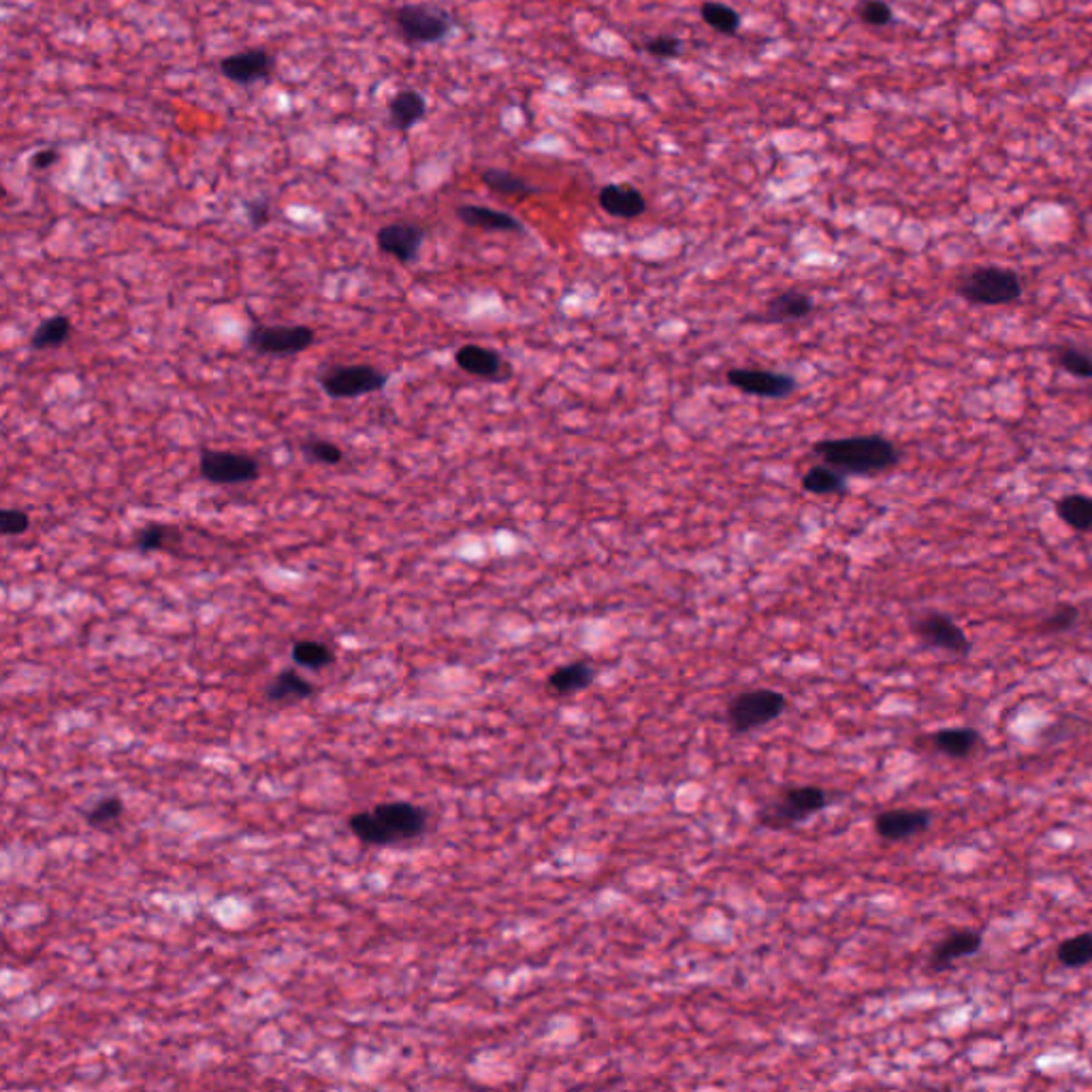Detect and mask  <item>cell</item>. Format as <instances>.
<instances>
[{"instance_id": "1", "label": "cell", "mask_w": 1092, "mask_h": 1092, "mask_svg": "<svg viewBox=\"0 0 1092 1092\" xmlns=\"http://www.w3.org/2000/svg\"><path fill=\"white\" fill-rule=\"evenodd\" d=\"M813 453L846 476H877L901 464L897 446L877 433L822 440L813 446Z\"/></svg>"}, {"instance_id": "2", "label": "cell", "mask_w": 1092, "mask_h": 1092, "mask_svg": "<svg viewBox=\"0 0 1092 1092\" xmlns=\"http://www.w3.org/2000/svg\"><path fill=\"white\" fill-rule=\"evenodd\" d=\"M349 826L365 846H395L421 836L427 828V813L412 803H382L351 815Z\"/></svg>"}, {"instance_id": "3", "label": "cell", "mask_w": 1092, "mask_h": 1092, "mask_svg": "<svg viewBox=\"0 0 1092 1092\" xmlns=\"http://www.w3.org/2000/svg\"><path fill=\"white\" fill-rule=\"evenodd\" d=\"M956 292L960 300L971 306L995 308L1016 304L1024 292V284L1022 278L1010 267L981 265L958 280Z\"/></svg>"}, {"instance_id": "4", "label": "cell", "mask_w": 1092, "mask_h": 1092, "mask_svg": "<svg viewBox=\"0 0 1092 1092\" xmlns=\"http://www.w3.org/2000/svg\"><path fill=\"white\" fill-rule=\"evenodd\" d=\"M393 22L408 45H433L451 34L453 16L431 3H408L393 11Z\"/></svg>"}, {"instance_id": "5", "label": "cell", "mask_w": 1092, "mask_h": 1092, "mask_svg": "<svg viewBox=\"0 0 1092 1092\" xmlns=\"http://www.w3.org/2000/svg\"><path fill=\"white\" fill-rule=\"evenodd\" d=\"M787 709V698L775 689H752L732 698L726 711L728 726L736 734H747L779 719Z\"/></svg>"}, {"instance_id": "6", "label": "cell", "mask_w": 1092, "mask_h": 1092, "mask_svg": "<svg viewBox=\"0 0 1092 1092\" xmlns=\"http://www.w3.org/2000/svg\"><path fill=\"white\" fill-rule=\"evenodd\" d=\"M828 807V793L815 785L789 787L781 793V799L764 807L758 815L760 826L770 830L791 828L807 817L824 811Z\"/></svg>"}, {"instance_id": "7", "label": "cell", "mask_w": 1092, "mask_h": 1092, "mask_svg": "<svg viewBox=\"0 0 1092 1092\" xmlns=\"http://www.w3.org/2000/svg\"><path fill=\"white\" fill-rule=\"evenodd\" d=\"M386 382L388 374L367 363L331 365L318 374V384L331 400H357L382 390Z\"/></svg>"}, {"instance_id": "8", "label": "cell", "mask_w": 1092, "mask_h": 1092, "mask_svg": "<svg viewBox=\"0 0 1092 1092\" xmlns=\"http://www.w3.org/2000/svg\"><path fill=\"white\" fill-rule=\"evenodd\" d=\"M316 341V331L306 325H259L245 335V346L257 355L290 357L308 351Z\"/></svg>"}, {"instance_id": "9", "label": "cell", "mask_w": 1092, "mask_h": 1092, "mask_svg": "<svg viewBox=\"0 0 1092 1092\" xmlns=\"http://www.w3.org/2000/svg\"><path fill=\"white\" fill-rule=\"evenodd\" d=\"M913 634L918 640L928 649H941L954 656H969L971 654V640L965 634V630L948 615L943 613H926L918 617L911 623Z\"/></svg>"}, {"instance_id": "10", "label": "cell", "mask_w": 1092, "mask_h": 1092, "mask_svg": "<svg viewBox=\"0 0 1092 1092\" xmlns=\"http://www.w3.org/2000/svg\"><path fill=\"white\" fill-rule=\"evenodd\" d=\"M198 472L214 484H243L259 478V461L251 455L233 451L204 449L198 457Z\"/></svg>"}, {"instance_id": "11", "label": "cell", "mask_w": 1092, "mask_h": 1092, "mask_svg": "<svg viewBox=\"0 0 1092 1092\" xmlns=\"http://www.w3.org/2000/svg\"><path fill=\"white\" fill-rule=\"evenodd\" d=\"M730 386L744 395L766 397V400H781L797 390V380L781 372L754 370V367H734L726 374Z\"/></svg>"}, {"instance_id": "12", "label": "cell", "mask_w": 1092, "mask_h": 1092, "mask_svg": "<svg viewBox=\"0 0 1092 1092\" xmlns=\"http://www.w3.org/2000/svg\"><path fill=\"white\" fill-rule=\"evenodd\" d=\"M274 56L263 47H247L237 54H231L220 61V73L239 86H253L257 81H267L274 73Z\"/></svg>"}, {"instance_id": "13", "label": "cell", "mask_w": 1092, "mask_h": 1092, "mask_svg": "<svg viewBox=\"0 0 1092 1092\" xmlns=\"http://www.w3.org/2000/svg\"><path fill=\"white\" fill-rule=\"evenodd\" d=\"M425 237V229L414 222H390L376 233V243L384 255H390L400 263L410 265L419 259Z\"/></svg>"}, {"instance_id": "14", "label": "cell", "mask_w": 1092, "mask_h": 1092, "mask_svg": "<svg viewBox=\"0 0 1092 1092\" xmlns=\"http://www.w3.org/2000/svg\"><path fill=\"white\" fill-rule=\"evenodd\" d=\"M932 822L926 809H889L875 817V832L883 840H905L928 830Z\"/></svg>"}, {"instance_id": "15", "label": "cell", "mask_w": 1092, "mask_h": 1092, "mask_svg": "<svg viewBox=\"0 0 1092 1092\" xmlns=\"http://www.w3.org/2000/svg\"><path fill=\"white\" fill-rule=\"evenodd\" d=\"M983 936L977 930H956L939 941L930 952V969L943 971L965 956H973L981 950Z\"/></svg>"}, {"instance_id": "16", "label": "cell", "mask_w": 1092, "mask_h": 1092, "mask_svg": "<svg viewBox=\"0 0 1092 1092\" xmlns=\"http://www.w3.org/2000/svg\"><path fill=\"white\" fill-rule=\"evenodd\" d=\"M455 363L466 374H472L476 378H489V380H502L504 367H508L498 351L486 349V346H478V343H464L461 349L455 353Z\"/></svg>"}, {"instance_id": "17", "label": "cell", "mask_w": 1092, "mask_h": 1092, "mask_svg": "<svg viewBox=\"0 0 1092 1092\" xmlns=\"http://www.w3.org/2000/svg\"><path fill=\"white\" fill-rule=\"evenodd\" d=\"M598 204L609 216L623 220L638 218L647 210L642 192L630 184H607L598 194Z\"/></svg>"}, {"instance_id": "18", "label": "cell", "mask_w": 1092, "mask_h": 1092, "mask_svg": "<svg viewBox=\"0 0 1092 1092\" xmlns=\"http://www.w3.org/2000/svg\"><path fill=\"white\" fill-rule=\"evenodd\" d=\"M425 116H427V101H425V96L417 90L397 92L388 101V120L397 130L408 133Z\"/></svg>"}, {"instance_id": "19", "label": "cell", "mask_w": 1092, "mask_h": 1092, "mask_svg": "<svg viewBox=\"0 0 1092 1092\" xmlns=\"http://www.w3.org/2000/svg\"><path fill=\"white\" fill-rule=\"evenodd\" d=\"M815 304L809 294L799 290H787L781 292L768 302L762 321L764 323H789V321H803L813 312Z\"/></svg>"}, {"instance_id": "20", "label": "cell", "mask_w": 1092, "mask_h": 1092, "mask_svg": "<svg viewBox=\"0 0 1092 1092\" xmlns=\"http://www.w3.org/2000/svg\"><path fill=\"white\" fill-rule=\"evenodd\" d=\"M457 218L474 229L482 231H506V233H519L523 231V224L506 212L484 208V206H459Z\"/></svg>"}, {"instance_id": "21", "label": "cell", "mask_w": 1092, "mask_h": 1092, "mask_svg": "<svg viewBox=\"0 0 1092 1092\" xmlns=\"http://www.w3.org/2000/svg\"><path fill=\"white\" fill-rule=\"evenodd\" d=\"M932 747L948 758H969L979 744V732L973 728H943L930 736Z\"/></svg>"}, {"instance_id": "22", "label": "cell", "mask_w": 1092, "mask_h": 1092, "mask_svg": "<svg viewBox=\"0 0 1092 1092\" xmlns=\"http://www.w3.org/2000/svg\"><path fill=\"white\" fill-rule=\"evenodd\" d=\"M267 701L269 703H300L310 698L314 693V685L304 679L296 670H282L269 685H267Z\"/></svg>"}, {"instance_id": "23", "label": "cell", "mask_w": 1092, "mask_h": 1092, "mask_svg": "<svg viewBox=\"0 0 1092 1092\" xmlns=\"http://www.w3.org/2000/svg\"><path fill=\"white\" fill-rule=\"evenodd\" d=\"M591 681H593V668L585 662H574V664H566V666L553 670L549 674L546 685H549V689L553 693H557V696H570V693L587 689L591 685Z\"/></svg>"}, {"instance_id": "24", "label": "cell", "mask_w": 1092, "mask_h": 1092, "mask_svg": "<svg viewBox=\"0 0 1092 1092\" xmlns=\"http://www.w3.org/2000/svg\"><path fill=\"white\" fill-rule=\"evenodd\" d=\"M1059 519L1073 531H1092V498L1088 495H1065L1054 504Z\"/></svg>"}, {"instance_id": "25", "label": "cell", "mask_w": 1092, "mask_h": 1092, "mask_svg": "<svg viewBox=\"0 0 1092 1092\" xmlns=\"http://www.w3.org/2000/svg\"><path fill=\"white\" fill-rule=\"evenodd\" d=\"M803 489L813 495H842L848 491V480L846 474H840L838 470L824 464L807 470V474L803 476Z\"/></svg>"}, {"instance_id": "26", "label": "cell", "mask_w": 1092, "mask_h": 1092, "mask_svg": "<svg viewBox=\"0 0 1092 1092\" xmlns=\"http://www.w3.org/2000/svg\"><path fill=\"white\" fill-rule=\"evenodd\" d=\"M71 321L67 316H52L43 321L32 337H30V349L32 351H49V349H61V346L69 339L71 335Z\"/></svg>"}, {"instance_id": "27", "label": "cell", "mask_w": 1092, "mask_h": 1092, "mask_svg": "<svg viewBox=\"0 0 1092 1092\" xmlns=\"http://www.w3.org/2000/svg\"><path fill=\"white\" fill-rule=\"evenodd\" d=\"M1057 958L1067 969H1079L1092 963V932H1079L1075 936L1065 939L1059 950Z\"/></svg>"}, {"instance_id": "28", "label": "cell", "mask_w": 1092, "mask_h": 1092, "mask_svg": "<svg viewBox=\"0 0 1092 1092\" xmlns=\"http://www.w3.org/2000/svg\"><path fill=\"white\" fill-rule=\"evenodd\" d=\"M292 660L294 664L306 666L310 670H321L325 666H331L335 662V656L333 649L325 642L300 640L292 644Z\"/></svg>"}, {"instance_id": "29", "label": "cell", "mask_w": 1092, "mask_h": 1092, "mask_svg": "<svg viewBox=\"0 0 1092 1092\" xmlns=\"http://www.w3.org/2000/svg\"><path fill=\"white\" fill-rule=\"evenodd\" d=\"M124 815V803L122 799L118 797H105L98 801L88 813H86V822L90 828L94 830H101V832H110L114 830L120 820Z\"/></svg>"}, {"instance_id": "30", "label": "cell", "mask_w": 1092, "mask_h": 1092, "mask_svg": "<svg viewBox=\"0 0 1092 1092\" xmlns=\"http://www.w3.org/2000/svg\"><path fill=\"white\" fill-rule=\"evenodd\" d=\"M1052 357L1057 365L1073 378H1092V355H1088L1086 351L1075 349V346H1057V349H1052Z\"/></svg>"}, {"instance_id": "31", "label": "cell", "mask_w": 1092, "mask_h": 1092, "mask_svg": "<svg viewBox=\"0 0 1092 1092\" xmlns=\"http://www.w3.org/2000/svg\"><path fill=\"white\" fill-rule=\"evenodd\" d=\"M171 542H180V533L169 527V525H163V523H150L145 525L141 531H137L135 536V546L139 549V553H152V551H163L167 549V546Z\"/></svg>"}, {"instance_id": "32", "label": "cell", "mask_w": 1092, "mask_h": 1092, "mask_svg": "<svg viewBox=\"0 0 1092 1092\" xmlns=\"http://www.w3.org/2000/svg\"><path fill=\"white\" fill-rule=\"evenodd\" d=\"M482 184L495 192H502V194H513V196H529V194H536L538 188L527 184L525 180L508 173V171H502V169H486L482 171L480 175Z\"/></svg>"}, {"instance_id": "33", "label": "cell", "mask_w": 1092, "mask_h": 1092, "mask_svg": "<svg viewBox=\"0 0 1092 1092\" xmlns=\"http://www.w3.org/2000/svg\"><path fill=\"white\" fill-rule=\"evenodd\" d=\"M701 16L711 28H715L721 34H734L740 28L738 11L723 3H713V0H709V3L703 5Z\"/></svg>"}, {"instance_id": "34", "label": "cell", "mask_w": 1092, "mask_h": 1092, "mask_svg": "<svg viewBox=\"0 0 1092 1092\" xmlns=\"http://www.w3.org/2000/svg\"><path fill=\"white\" fill-rule=\"evenodd\" d=\"M1079 609L1073 604H1059L1046 619L1039 623V634H1063L1077 625Z\"/></svg>"}, {"instance_id": "35", "label": "cell", "mask_w": 1092, "mask_h": 1092, "mask_svg": "<svg viewBox=\"0 0 1092 1092\" xmlns=\"http://www.w3.org/2000/svg\"><path fill=\"white\" fill-rule=\"evenodd\" d=\"M302 451L308 459L325 466H337L343 459L339 446L329 440H308L302 444Z\"/></svg>"}, {"instance_id": "36", "label": "cell", "mask_w": 1092, "mask_h": 1092, "mask_svg": "<svg viewBox=\"0 0 1092 1092\" xmlns=\"http://www.w3.org/2000/svg\"><path fill=\"white\" fill-rule=\"evenodd\" d=\"M858 16L869 26H887V24H892V20H895L892 7L887 3H883V0H864V3L858 7Z\"/></svg>"}, {"instance_id": "37", "label": "cell", "mask_w": 1092, "mask_h": 1092, "mask_svg": "<svg viewBox=\"0 0 1092 1092\" xmlns=\"http://www.w3.org/2000/svg\"><path fill=\"white\" fill-rule=\"evenodd\" d=\"M28 529H30L28 513L18 511V508H7V511L0 513V533H3L5 538L22 536Z\"/></svg>"}, {"instance_id": "38", "label": "cell", "mask_w": 1092, "mask_h": 1092, "mask_svg": "<svg viewBox=\"0 0 1092 1092\" xmlns=\"http://www.w3.org/2000/svg\"><path fill=\"white\" fill-rule=\"evenodd\" d=\"M681 47L683 45L676 37H656L644 45V52L656 58H662V61H672V58L681 56Z\"/></svg>"}, {"instance_id": "39", "label": "cell", "mask_w": 1092, "mask_h": 1092, "mask_svg": "<svg viewBox=\"0 0 1092 1092\" xmlns=\"http://www.w3.org/2000/svg\"><path fill=\"white\" fill-rule=\"evenodd\" d=\"M245 216H247V222H251L253 229H261L269 222L271 218V210H269V204L267 201H245Z\"/></svg>"}, {"instance_id": "40", "label": "cell", "mask_w": 1092, "mask_h": 1092, "mask_svg": "<svg viewBox=\"0 0 1092 1092\" xmlns=\"http://www.w3.org/2000/svg\"><path fill=\"white\" fill-rule=\"evenodd\" d=\"M61 161V152L56 150V147H43V150L34 152L30 165L37 169V171H43V169H49L52 165H56Z\"/></svg>"}]
</instances>
